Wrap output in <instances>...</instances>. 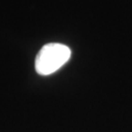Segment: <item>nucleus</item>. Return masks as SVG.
Segmentation results:
<instances>
[{
    "instance_id": "1",
    "label": "nucleus",
    "mask_w": 132,
    "mask_h": 132,
    "mask_svg": "<svg viewBox=\"0 0 132 132\" xmlns=\"http://www.w3.org/2000/svg\"><path fill=\"white\" fill-rule=\"evenodd\" d=\"M71 51L61 43L45 44L35 58V71L40 76H49L57 71L71 59Z\"/></svg>"
}]
</instances>
